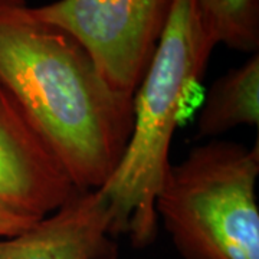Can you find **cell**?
<instances>
[{
	"label": "cell",
	"instance_id": "obj_1",
	"mask_svg": "<svg viewBox=\"0 0 259 259\" xmlns=\"http://www.w3.org/2000/svg\"><path fill=\"white\" fill-rule=\"evenodd\" d=\"M0 85L78 192L107 183L128 143L133 97L114 91L87 49L25 0H0Z\"/></svg>",
	"mask_w": 259,
	"mask_h": 259
},
{
	"label": "cell",
	"instance_id": "obj_2",
	"mask_svg": "<svg viewBox=\"0 0 259 259\" xmlns=\"http://www.w3.org/2000/svg\"><path fill=\"white\" fill-rule=\"evenodd\" d=\"M194 0H173L151 61L133 94L127 147L101 193L108 200L112 236L134 248L158 231L156 196L171 164L170 147L187 95L203 76L213 48Z\"/></svg>",
	"mask_w": 259,
	"mask_h": 259
},
{
	"label": "cell",
	"instance_id": "obj_3",
	"mask_svg": "<svg viewBox=\"0 0 259 259\" xmlns=\"http://www.w3.org/2000/svg\"><path fill=\"white\" fill-rule=\"evenodd\" d=\"M259 144L213 140L170 164L158 222L183 259H259Z\"/></svg>",
	"mask_w": 259,
	"mask_h": 259
},
{
	"label": "cell",
	"instance_id": "obj_4",
	"mask_svg": "<svg viewBox=\"0 0 259 259\" xmlns=\"http://www.w3.org/2000/svg\"><path fill=\"white\" fill-rule=\"evenodd\" d=\"M173 0H55L35 16L74 36L114 91L133 97L166 26Z\"/></svg>",
	"mask_w": 259,
	"mask_h": 259
},
{
	"label": "cell",
	"instance_id": "obj_5",
	"mask_svg": "<svg viewBox=\"0 0 259 259\" xmlns=\"http://www.w3.org/2000/svg\"><path fill=\"white\" fill-rule=\"evenodd\" d=\"M76 192L61 161L0 85V212L40 221Z\"/></svg>",
	"mask_w": 259,
	"mask_h": 259
},
{
	"label": "cell",
	"instance_id": "obj_6",
	"mask_svg": "<svg viewBox=\"0 0 259 259\" xmlns=\"http://www.w3.org/2000/svg\"><path fill=\"white\" fill-rule=\"evenodd\" d=\"M111 213L100 189L76 192L26 231L0 238V259H117Z\"/></svg>",
	"mask_w": 259,
	"mask_h": 259
},
{
	"label": "cell",
	"instance_id": "obj_7",
	"mask_svg": "<svg viewBox=\"0 0 259 259\" xmlns=\"http://www.w3.org/2000/svg\"><path fill=\"white\" fill-rule=\"evenodd\" d=\"M259 124L258 52L216 79L197 120L199 137H218L239 125Z\"/></svg>",
	"mask_w": 259,
	"mask_h": 259
},
{
	"label": "cell",
	"instance_id": "obj_8",
	"mask_svg": "<svg viewBox=\"0 0 259 259\" xmlns=\"http://www.w3.org/2000/svg\"><path fill=\"white\" fill-rule=\"evenodd\" d=\"M203 28L214 45L256 54L259 0H194Z\"/></svg>",
	"mask_w": 259,
	"mask_h": 259
},
{
	"label": "cell",
	"instance_id": "obj_9",
	"mask_svg": "<svg viewBox=\"0 0 259 259\" xmlns=\"http://www.w3.org/2000/svg\"><path fill=\"white\" fill-rule=\"evenodd\" d=\"M35 222H37V221L23 218V216H18V214L0 212V238L15 236L20 232L26 231Z\"/></svg>",
	"mask_w": 259,
	"mask_h": 259
}]
</instances>
